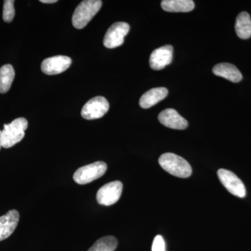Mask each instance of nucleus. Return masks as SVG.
I'll return each mask as SVG.
<instances>
[{
    "label": "nucleus",
    "instance_id": "nucleus-1",
    "mask_svg": "<svg viewBox=\"0 0 251 251\" xmlns=\"http://www.w3.org/2000/svg\"><path fill=\"white\" fill-rule=\"evenodd\" d=\"M158 163L164 171L175 176L188 178L192 174V168L182 157L173 153H165L159 157Z\"/></svg>",
    "mask_w": 251,
    "mask_h": 251
},
{
    "label": "nucleus",
    "instance_id": "nucleus-11",
    "mask_svg": "<svg viewBox=\"0 0 251 251\" xmlns=\"http://www.w3.org/2000/svg\"><path fill=\"white\" fill-rule=\"evenodd\" d=\"M158 120L168 128L184 130L188 127V122L173 108H167L158 115Z\"/></svg>",
    "mask_w": 251,
    "mask_h": 251
},
{
    "label": "nucleus",
    "instance_id": "nucleus-21",
    "mask_svg": "<svg viewBox=\"0 0 251 251\" xmlns=\"http://www.w3.org/2000/svg\"><path fill=\"white\" fill-rule=\"evenodd\" d=\"M40 1L44 4H53L57 2V0H41Z\"/></svg>",
    "mask_w": 251,
    "mask_h": 251
},
{
    "label": "nucleus",
    "instance_id": "nucleus-20",
    "mask_svg": "<svg viewBox=\"0 0 251 251\" xmlns=\"http://www.w3.org/2000/svg\"><path fill=\"white\" fill-rule=\"evenodd\" d=\"M151 251H166V244L161 235H157L153 239Z\"/></svg>",
    "mask_w": 251,
    "mask_h": 251
},
{
    "label": "nucleus",
    "instance_id": "nucleus-17",
    "mask_svg": "<svg viewBox=\"0 0 251 251\" xmlns=\"http://www.w3.org/2000/svg\"><path fill=\"white\" fill-rule=\"evenodd\" d=\"M14 77V69L11 64H5L0 68V93H6L10 90Z\"/></svg>",
    "mask_w": 251,
    "mask_h": 251
},
{
    "label": "nucleus",
    "instance_id": "nucleus-4",
    "mask_svg": "<svg viewBox=\"0 0 251 251\" xmlns=\"http://www.w3.org/2000/svg\"><path fill=\"white\" fill-rule=\"evenodd\" d=\"M107 171V165L103 161H97L78 168L74 175L77 184H87L101 177Z\"/></svg>",
    "mask_w": 251,
    "mask_h": 251
},
{
    "label": "nucleus",
    "instance_id": "nucleus-6",
    "mask_svg": "<svg viewBox=\"0 0 251 251\" xmlns=\"http://www.w3.org/2000/svg\"><path fill=\"white\" fill-rule=\"evenodd\" d=\"M217 175L221 182L231 194L241 198L246 197L247 190L245 186L234 173L227 170L220 169Z\"/></svg>",
    "mask_w": 251,
    "mask_h": 251
},
{
    "label": "nucleus",
    "instance_id": "nucleus-12",
    "mask_svg": "<svg viewBox=\"0 0 251 251\" xmlns=\"http://www.w3.org/2000/svg\"><path fill=\"white\" fill-rule=\"evenodd\" d=\"M20 214L18 211L10 210L0 217V242L10 237L17 227Z\"/></svg>",
    "mask_w": 251,
    "mask_h": 251
},
{
    "label": "nucleus",
    "instance_id": "nucleus-8",
    "mask_svg": "<svg viewBox=\"0 0 251 251\" xmlns=\"http://www.w3.org/2000/svg\"><path fill=\"white\" fill-rule=\"evenodd\" d=\"M109 110V103L103 97H96L85 103L81 115L87 120H96L103 117Z\"/></svg>",
    "mask_w": 251,
    "mask_h": 251
},
{
    "label": "nucleus",
    "instance_id": "nucleus-5",
    "mask_svg": "<svg viewBox=\"0 0 251 251\" xmlns=\"http://www.w3.org/2000/svg\"><path fill=\"white\" fill-rule=\"evenodd\" d=\"M128 23L117 22L110 26L104 36L103 45L108 49H115L124 44L125 37L129 31Z\"/></svg>",
    "mask_w": 251,
    "mask_h": 251
},
{
    "label": "nucleus",
    "instance_id": "nucleus-15",
    "mask_svg": "<svg viewBox=\"0 0 251 251\" xmlns=\"http://www.w3.org/2000/svg\"><path fill=\"white\" fill-rule=\"evenodd\" d=\"M161 7L168 12H190L195 7L192 0H163Z\"/></svg>",
    "mask_w": 251,
    "mask_h": 251
},
{
    "label": "nucleus",
    "instance_id": "nucleus-7",
    "mask_svg": "<svg viewBox=\"0 0 251 251\" xmlns=\"http://www.w3.org/2000/svg\"><path fill=\"white\" fill-rule=\"evenodd\" d=\"M123 184L121 181H114L104 185L99 190L97 201L102 205L110 206L115 204L121 197Z\"/></svg>",
    "mask_w": 251,
    "mask_h": 251
},
{
    "label": "nucleus",
    "instance_id": "nucleus-22",
    "mask_svg": "<svg viewBox=\"0 0 251 251\" xmlns=\"http://www.w3.org/2000/svg\"><path fill=\"white\" fill-rule=\"evenodd\" d=\"M1 130H0V150H1V148H2V147H1Z\"/></svg>",
    "mask_w": 251,
    "mask_h": 251
},
{
    "label": "nucleus",
    "instance_id": "nucleus-10",
    "mask_svg": "<svg viewBox=\"0 0 251 251\" xmlns=\"http://www.w3.org/2000/svg\"><path fill=\"white\" fill-rule=\"evenodd\" d=\"M173 57V46L171 45L161 46L151 52L150 57V67L153 70H162L166 66L171 64Z\"/></svg>",
    "mask_w": 251,
    "mask_h": 251
},
{
    "label": "nucleus",
    "instance_id": "nucleus-9",
    "mask_svg": "<svg viewBox=\"0 0 251 251\" xmlns=\"http://www.w3.org/2000/svg\"><path fill=\"white\" fill-rule=\"evenodd\" d=\"M72 59L67 56L57 55L44 59L41 69L46 75H57L65 72L72 65Z\"/></svg>",
    "mask_w": 251,
    "mask_h": 251
},
{
    "label": "nucleus",
    "instance_id": "nucleus-16",
    "mask_svg": "<svg viewBox=\"0 0 251 251\" xmlns=\"http://www.w3.org/2000/svg\"><path fill=\"white\" fill-rule=\"evenodd\" d=\"M237 36L242 39H248L251 36V18L247 12L238 15L235 23Z\"/></svg>",
    "mask_w": 251,
    "mask_h": 251
},
{
    "label": "nucleus",
    "instance_id": "nucleus-19",
    "mask_svg": "<svg viewBox=\"0 0 251 251\" xmlns=\"http://www.w3.org/2000/svg\"><path fill=\"white\" fill-rule=\"evenodd\" d=\"M14 0H5L3 6V20L4 22L11 23L15 16Z\"/></svg>",
    "mask_w": 251,
    "mask_h": 251
},
{
    "label": "nucleus",
    "instance_id": "nucleus-13",
    "mask_svg": "<svg viewBox=\"0 0 251 251\" xmlns=\"http://www.w3.org/2000/svg\"><path fill=\"white\" fill-rule=\"evenodd\" d=\"M212 72L217 76L224 77L232 82H239L242 80V73L234 64L229 63L216 64Z\"/></svg>",
    "mask_w": 251,
    "mask_h": 251
},
{
    "label": "nucleus",
    "instance_id": "nucleus-14",
    "mask_svg": "<svg viewBox=\"0 0 251 251\" xmlns=\"http://www.w3.org/2000/svg\"><path fill=\"white\" fill-rule=\"evenodd\" d=\"M168 94V90L165 87H156L145 92L140 99L141 108L148 109L163 100Z\"/></svg>",
    "mask_w": 251,
    "mask_h": 251
},
{
    "label": "nucleus",
    "instance_id": "nucleus-2",
    "mask_svg": "<svg viewBox=\"0 0 251 251\" xmlns=\"http://www.w3.org/2000/svg\"><path fill=\"white\" fill-rule=\"evenodd\" d=\"M27 126V120L23 117L16 119L9 125H4V129L1 130V147L5 149L12 148L21 142L24 138Z\"/></svg>",
    "mask_w": 251,
    "mask_h": 251
},
{
    "label": "nucleus",
    "instance_id": "nucleus-18",
    "mask_svg": "<svg viewBox=\"0 0 251 251\" xmlns=\"http://www.w3.org/2000/svg\"><path fill=\"white\" fill-rule=\"evenodd\" d=\"M117 240L113 236H107L98 239L87 251H115Z\"/></svg>",
    "mask_w": 251,
    "mask_h": 251
},
{
    "label": "nucleus",
    "instance_id": "nucleus-3",
    "mask_svg": "<svg viewBox=\"0 0 251 251\" xmlns=\"http://www.w3.org/2000/svg\"><path fill=\"white\" fill-rule=\"evenodd\" d=\"M102 6L100 0H85L77 6L72 17L73 25L76 29H82L92 21Z\"/></svg>",
    "mask_w": 251,
    "mask_h": 251
}]
</instances>
